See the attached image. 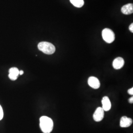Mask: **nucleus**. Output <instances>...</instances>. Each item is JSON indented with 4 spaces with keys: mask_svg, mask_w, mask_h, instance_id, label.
<instances>
[{
    "mask_svg": "<svg viewBox=\"0 0 133 133\" xmlns=\"http://www.w3.org/2000/svg\"><path fill=\"white\" fill-rule=\"evenodd\" d=\"M128 93L130 95H133V88H131L130 89H129L128 90Z\"/></svg>",
    "mask_w": 133,
    "mask_h": 133,
    "instance_id": "13",
    "label": "nucleus"
},
{
    "mask_svg": "<svg viewBox=\"0 0 133 133\" xmlns=\"http://www.w3.org/2000/svg\"><path fill=\"white\" fill-rule=\"evenodd\" d=\"M104 111L102 107H98L96 109L93 114V118L95 121L100 122L103 120L104 117Z\"/></svg>",
    "mask_w": 133,
    "mask_h": 133,
    "instance_id": "4",
    "label": "nucleus"
},
{
    "mask_svg": "<svg viewBox=\"0 0 133 133\" xmlns=\"http://www.w3.org/2000/svg\"><path fill=\"white\" fill-rule=\"evenodd\" d=\"M133 123V120L126 116H123L120 119V125L122 128H127L130 126Z\"/></svg>",
    "mask_w": 133,
    "mask_h": 133,
    "instance_id": "6",
    "label": "nucleus"
},
{
    "mask_svg": "<svg viewBox=\"0 0 133 133\" xmlns=\"http://www.w3.org/2000/svg\"><path fill=\"white\" fill-rule=\"evenodd\" d=\"M38 47L40 51L48 55L52 54L55 52L56 50L55 47L53 44L46 42L39 43Z\"/></svg>",
    "mask_w": 133,
    "mask_h": 133,
    "instance_id": "2",
    "label": "nucleus"
},
{
    "mask_svg": "<svg viewBox=\"0 0 133 133\" xmlns=\"http://www.w3.org/2000/svg\"><path fill=\"white\" fill-rule=\"evenodd\" d=\"M121 12L124 14L129 15L133 12V4H128L124 5L121 8Z\"/></svg>",
    "mask_w": 133,
    "mask_h": 133,
    "instance_id": "10",
    "label": "nucleus"
},
{
    "mask_svg": "<svg viewBox=\"0 0 133 133\" xmlns=\"http://www.w3.org/2000/svg\"><path fill=\"white\" fill-rule=\"evenodd\" d=\"M102 103L103 105V107L102 108L104 111H109L111 109V104L108 97L105 96L103 97L102 101Z\"/></svg>",
    "mask_w": 133,
    "mask_h": 133,
    "instance_id": "8",
    "label": "nucleus"
},
{
    "mask_svg": "<svg viewBox=\"0 0 133 133\" xmlns=\"http://www.w3.org/2000/svg\"><path fill=\"white\" fill-rule=\"evenodd\" d=\"M19 71L17 68H11L9 70V76L12 81H15L19 76Z\"/></svg>",
    "mask_w": 133,
    "mask_h": 133,
    "instance_id": "9",
    "label": "nucleus"
},
{
    "mask_svg": "<svg viewBox=\"0 0 133 133\" xmlns=\"http://www.w3.org/2000/svg\"><path fill=\"white\" fill-rule=\"evenodd\" d=\"M23 74H24V71H23L21 70V71H19V75H22Z\"/></svg>",
    "mask_w": 133,
    "mask_h": 133,
    "instance_id": "16",
    "label": "nucleus"
},
{
    "mask_svg": "<svg viewBox=\"0 0 133 133\" xmlns=\"http://www.w3.org/2000/svg\"><path fill=\"white\" fill-rule=\"evenodd\" d=\"M129 103H130V104H133V97H131L129 99Z\"/></svg>",
    "mask_w": 133,
    "mask_h": 133,
    "instance_id": "15",
    "label": "nucleus"
},
{
    "mask_svg": "<svg viewBox=\"0 0 133 133\" xmlns=\"http://www.w3.org/2000/svg\"><path fill=\"white\" fill-rule=\"evenodd\" d=\"M88 83L91 87L97 89L100 88V82L99 80L95 76H91L88 80Z\"/></svg>",
    "mask_w": 133,
    "mask_h": 133,
    "instance_id": "5",
    "label": "nucleus"
},
{
    "mask_svg": "<svg viewBox=\"0 0 133 133\" xmlns=\"http://www.w3.org/2000/svg\"><path fill=\"white\" fill-rule=\"evenodd\" d=\"M39 126L43 133H50L53 128V122L48 116H43L39 119Z\"/></svg>",
    "mask_w": 133,
    "mask_h": 133,
    "instance_id": "1",
    "label": "nucleus"
},
{
    "mask_svg": "<svg viewBox=\"0 0 133 133\" xmlns=\"http://www.w3.org/2000/svg\"><path fill=\"white\" fill-rule=\"evenodd\" d=\"M124 65V60L121 57H117L115 58L113 61L112 66L114 69L119 70L121 69Z\"/></svg>",
    "mask_w": 133,
    "mask_h": 133,
    "instance_id": "7",
    "label": "nucleus"
},
{
    "mask_svg": "<svg viewBox=\"0 0 133 133\" xmlns=\"http://www.w3.org/2000/svg\"><path fill=\"white\" fill-rule=\"evenodd\" d=\"M129 30H130V31L132 32V33H133V23H132V24H131L130 25V26H129Z\"/></svg>",
    "mask_w": 133,
    "mask_h": 133,
    "instance_id": "14",
    "label": "nucleus"
},
{
    "mask_svg": "<svg viewBox=\"0 0 133 133\" xmlns=\"http://www.w3.org/2000/svg\"><path fill=\"white\" fill-rule=\"evenodd\" d=\"M3 116H4V112H3V110L1 107V105H0V120H1L3 118Z\"/></svg>",
    "mask_w": 133,
    "mask_h": 133,
    "instance_id": "12",
    "label": "nucleus"
},
{
    "mask_svg": "<svg viewBox=\"0 0 133 133\" xmlns=\"http://www.w3.org/2000/svg\"><path fill=\"white\" fill-rule=\"evenodd\" d=\"M72 5L77 8H81L84 5L83 0H70Z\"/></svg>",
    "mask_w": 133,
    "mask_h": 133,
    "instance_id": "11",
    "label": "nucleus"
},
{
    "mask_svg": "<svg viewBox=\"0 0 133 133\" xmlns=\"http://www.w3.org/2000/svg\"><path fill=\"white\" fill-rule=\"evenodd\" d=\"M102 37L105 42L108 43H112L115 39L114 32L110 29L105 28L103 30Z\"/></svg>",
    "mask_w": 133,
    "mask_h": 133,
    "instance_id": "3",
    "label": "nucleus"
}]
</instances>
